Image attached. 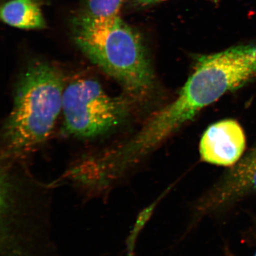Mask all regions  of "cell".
<instances>
[{
	"label": "cell",
	"instance_id": "1",
	"mask_svg": "<svg viewBox=\"0 0 256 256\" xmlns=\"http://www.w3.org/2000/svg\"><path fill=\"white\" fill-rule=\"evenodd\" d=\"M256 78V44L198 58L196 68L172 104L152 114L128 146L135 156L152 151L203 108Z\"/></svg>",
	"mask_w": 256,
	"mask_h": 256
},
{
	"label": "cell",
	"instance_id": "2",
	"mask_svg": "<svg viewBox=\"0 0 256 256\" xmlns=\"http://www.w3.org/2000/svg\"><path fill=\"white\" fill-rule=\"evenodd\" d=\"M74 38L92 64L130 94L142 95L152 87V66L142 38L120 15L86 16L76 24Z\"/></svg>",
	"mask_w": 256,
	"mask_h": 256
},
{
	"label": "cell",
	"instance_id": "3",
	"mask_svg": "<svg viewBox=\"0 0 256 256\" xmlns=\"http://www.w3.org/2000/svg\"><path fill=\"white\" fill-rule=\"evenodd\" d=\"M64 89L62 74L52 64H28L19 78L3 128L7 148H30L50 136L62 111Z\"/></svg>",
	"mask_w": 256,
	"mask_h": 256
},
{
	"label": "cell",
	"instance_id": "4",
	"mask_svg": "<svg viewBox=\"0 0 256 256\" xmlns=\"http://www.w3.org/2000/svg\"><path fill=\"white\" fill-rule=\"evenodd\" d=\"M62 112L67 134L92 138L119 126L126 116L128 105L124 99L108 94L95 80L80 78L64 89Z\"/></svg>",
	"mask_w": 256,
	"mask_h": 256
},
{
	"label": "cell",
	"instance_id": "5",
	"mask_svg": "<svg viewBox=\"0 0 256 256\" xmlns=\"http://www.w3.org/2000/svg\"><path fill=\"white\" fill-rule=\"evenodd\" d=\"M256 194V144L198 202L209 214L248 194Z\"/></svg>",
	"mask_w": 256,
	"mask_h": 256
},
{
	"label": "cell",
	"instance_id": "6",
	"mask_svg": "<svg viewBox=\"0 0 256 256\" xmlns=\"http://www.w3.org/2000/svg\"><path fill=\"white\" fill-rule=\"evenodd\" d=\"M246 146V136L238 122L227 120L212 124L200 142V154L210 164L232 166L242 158Z\"/></svg>",
	"mask_w": 256,
	"mask_h": 256
},
{
	"label": "cell",
	"instance_id": "7",
	"mask_svg": "<svg viewBox=\"0 0 256 256\" xmlns=\"http://www.w3.org/2000/svg\"><path fill=\"white\" fill-rule=\"evenodd\" d=\"M1 18L6 24L23 30L46 26L40 9L33 0H12L2 6Z\"/></svg>",
	"mask_w": 256,
	"mask_h": 256
},
{
	"label": "cell",
	"instance_id": "8",
	"mask_svg": "<svg viewBox=\"0 0 256 256\" xmlns=\"http://www.w3.org/2000/svg\"><path fill=\"white\" fill-rule=\"evenodd\" d=\"M124 1L126 0H88L89 15L96 18L119 16Z\"/></svg>",
	"mask_w": 256,
	"mask_h": 256
},
{
	"label": "cell",
	"instance_id": "9",
	"mask_svg": "<svg viewBox=\"0 0 256 256\" xmlns=\"http://www.w3.org/2000/svg\"><path fill=\"white\" fill-rule=\"evenodd\" d=\"M166 1V0H135L136 5L140 7H148V6L158 4V3ZM215 2L216 0H208Z\"/></svg>",
	"mask_w": 256,
	"mask_h": 256
},
{
	"label": "cell",
	"instance_id": "10",
	"mask_svg": "<svg viewBox=\"0 0 256 256\" xmlns=\"http://www.w3.org/2000/svg\"><path fill=\"white\" fill-rule=\"evenodd\" d=\"M255 256H256V254Z\"/></svg>",
	"mask_w": 256,
	"mask_h": 256
}]
</instances>
